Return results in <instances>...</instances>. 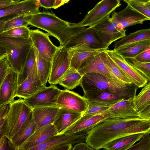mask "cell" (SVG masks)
<instances>
[{"label": "cell", "instance_id": "cell-48", "mask_svg": "<svg viewBox=\"0 0 150 150\" xmlns=\"http://www.w3.org/2000/svg\"><path fill=\"white\" fill-rule=\"evenodd\" d=\"M17 2H14L12 0H0V9H4L14 4Z\"/></svg>", "mask_w": 150, "mask_h": 150}, {"label": "cell", "instance_id": "cell-21", "mask_svg": "<svg viewBox=\"0 0 150 150\" xmlns=\"http://www.w3.org/2000/svg\"><path fill=\"white\" fill-rule=\"evenodd\" d=\"M18 86V73L13 71L0 84V106L8 104L14 100Z\"/></svg>", "mask_w": 150, "mask_h": 150}, {"label": "cell", "instance_id": "cell-53", "mask_svg": "<svg viewBox=\"0 0 150 150\" xmlns=\"http://www.w3.org/2000/svg\"><path fill=\"white\" fill-rule=\"evenodd\" d=\"M128 4L132 1H135L142 3H146L149 1L150 0H121Z\"/></svg>", "mask_w": 150, "mask_h": 150}, {"label": "cell", "instance_id": "cell-28", "mask_svg": "<svg viewBox=\"0 0 150 150\" xmlns=\"http://www.w3.org/2000/svg\"><path fill=\"white\" fill-rule=\"evenodd\" d=\"M144 133H139L122 137L107 144L103 149L106 150H127L142 137Z\"/></svg>", "mask_w": 150, "mask_h": 150}, {"label": "cell", "instance_id": "cell-7", "mask_svg": "<svg viewBox=\"0 0 150 150\" xmlns=\"http://www.w3.org/2000/svg\"><path fill=\"white\" fill-rule=\"evenodd\" d=\"M91 26L101 42L108 47L113 42L126 35V30L117 28L112 22L110 15Z\"/></svg>", "mask_w": 150, "mask_h": 150}, {"label": "cell", "instance_id": "cell-13", "mask_svg": "<svg viewBox=\"0 0 150 150\" xmlns=\"http://www.w3.org/2000/svg\"><path fill=\"white\" fill-rule=\"evenodd\" d=\"M69 67L67 48L60 45L52 60L48 83L51 85L58 84L60 78Z\"/></svg>", "mask_w": 150, "mask_h": 150}, {"label": "cell", "instance_id": "cell-55", "mask_svg": "<svg viewBox=\"0 0 150 150\" xmlns=\"http://www.w3.org/2000/svg\"><path fill=\"white\" fill-rule=\"evenodd\" d=\"M149 2H150V1H149Z\"/></svg>", "mask_w": 150, "mask_h": 150}, {"label": "cell", "instance_id": "cell-32", "mask_svg": "<svg viewBox=\"0 0 150 150\" xmlns=\"http://www.w3.org/2000/svg\"><path fill=\"white\" fill-rule=\"evenodd\" d=\"M34 48L38 74L42 82L46 85L48 81L51 71V62H49L43 58L38 50Z\"/></svg>", "mask_w": 150, "mask_h": 150}, {"label": "cell", "instance_id": "cell-37", "mask_svg": "<svg viewBox=\"0 0 150 150\" xmlns=\"http://www.w3.org/2000/svg\"><path fill=\"white\" fill-rule=\"evenodd\" d=\"M106 54L107 64L113 74L117 78L124 82L132 83L129 78L121 68L111 59L106 53Z\"/></svg>", "mask_w": 150, "mask_h": 150}, {"label": "cell", "instance_id": "cell-10", "mask_svg": "<svg viewBox=\"0 0 150 150\" xmlns=\"http://www.w3.org/2000/svg\"><path fill=\"white\" fill-rule=\"evenodd\" d=\"M82 44L88 45L95 49L108 48L100 41L94 28L91 26L88 28L81 26L64 45L67 48Z\"/></svg>", "mask_w": 150, "mask_h": 150}, {"label": "cell", "instance_id": "cell-5", "mask_svg": "<svg viewBox=\"0 0 150 150\" xmlns=\"http://www.w3.org/2000/svg\"><path fill=\"white\" fill-rule=\"evenodd\" d=\"M9 104L5 136L10 140L26 123L32 108L21 98L14 100Z\"/></svg>", "mask_w": 150, "mask_h": 150}, {"label": "cell", "instance_id": "cell-15", "mask_svg": "<svg viewBox=\"0 0 150 150\" xmlns=\"http://www.w3.org/2000/svg\"><path fill=\"white\" fill-rule=\"evenodd\" d=\"M89 104L88 100L83 96L67 89L62 90L58 98L57 106L83 113Z\"/></svg>", "mask_w": 150, "mask_h": 150}, {"label": "cell", "instance_id": "cell-20", "mask_svg": "<svg viewBox=\"0 0 150 150\" xmlns=\"http://www.w3.org/2000/svg\"><path fill=\"white\" fill-rule=\"evenodd\" d=\"M87 132L78 133L72 135L64 134L57 135L49 138L43 143L35 147L30 150H53L57 146L64 143L73 144L85 141Z\"/></svg>", "mask_w": 150, "mask_h": 150}, {"label": "cell", "instance_id": "cell-26", "mask_svg": "<svg viewBox=\"0 0 150 150\" xmlns=\"http://www.w3.org/2000/svg\"><path fill=\"white\" fill-rule=\"evenodd\" d=\"M83 92V96L89 102H99L112 105L120 100L125 99L117 94L104 90L91 89L86 90Z\"/></svg>", "mask_w": 150, "mask_h": 150}, {"label": "cell", "instance_id": "cell-9", "mask_svg": "<svg viewBox=\"0 0 150 150\" xmlns=\"http://www.w3.org/2000/svg\"><path fill=\"white\" fill-rule=\"evenodd\" d=\"M55 85H51L39 90L30 97L24 99L32 108L42 106H56L61 90Z\"/></svg>", "mask_w": 150, "mask_h": 150}, {"label": "cell", "instance_id": "cell-36", "mask_svg": "<svg viewBox=\"0 0 150 150\" xmlns=\"http://www.w3.org/2000/svg\"><path fill=\"white\" fill-rule=\"evenodd\" d=\"M30 31L27 26H21L4 32L0 33V36L28 39L30 38Z\"/></svg>", "mask_w": 150, "mask_h": 150}, {"label": "cell", "instance_id": "cell-3", "mask_svg": "<svg viewBox=\"0 0 150 150\" xmlns=\"http://www.w3.org/2000/svg\"><path fill=\"white\" fill-rule=\"evenodd\" d=\"M80 86L83 91L91 89L104 90L117 94L125 99L135 97L137 87L133 83L116 81L97 73L85 74Z\"/></svg>", "mask_w": 150, "mask_h": 150}, {"label": "cell", "instance_id": "cell-8", "mask_svg": "<svg viewBox=\"0 0 150 150\" xmlns=\"http://www.w3.org/2000/svg\"><path fill=\"white\" fill-rule=\"evenodd\" d=\"M40 7L36 0H24L18 2L6 8L0 9V21H6L25 15H33L39 12Z\"/></svg>", "mask_w": 150, "mask_h": 150}, {"label": "cell", "instance_id": "cell-39", "mask_svg": "<svg viewBox=\"0 0 150 150\" xmlns=\"http://www.w3.org/2000/svg\"><path fill=\"white\" fill-rule=\"evenodd\" d=\"M126 62L144 75L150 81V62H141L134 58L125 59Z\"/></svg>", "mask_w": 150, "mask_h": 150}, {"label": "cell", "instance_id": "cell-44", "mask_svg": "<svg viewBox=\"0 0 150 150\" xmlns=\"http://www.w3.org/2000/svg\"><path fill=\"white\" fill-rule=\"evenodd\" d=\"M134 58L140 62H150V45Z\"/></svg>", "mask_w": 150, "mask_h": 150}, {"label": "cell", "instance_id": "cell-23", "mask_svg": "<svg viewBox=\"0 0 150 150\" xmlns=\"http://www.w3.org/2000/svg\"><path fill=\"white\" fill-rule=\"evenodd\" d=\"M135 97L122 99L112 105L107 110L111 118H123L139 116L134 108Z\"/></svg>", "mask_w": 150, "mask_h": 150}, {"label": "cell", "instance_id": "cell-43", "mask_svg": "<svg viewBox=\"0 0 150 150\" xmlns=\"http://www.w3.org/2000/svg\"><path fill=\"white\" fill-rule=\"evenodd\" d=\"M150 133H144L139 142L129 148V150H150Z\"/></svg>", "mask_w": 150, "mask_h": 150}, {"label": "cell", "instance_id": "cell-52", "mask_svg": "<svg viewBox=\"0 0 150 150\" xmlns=\"http://www.w3.org/2000/svg\"><path fill=\"white\" fill-rule=\"evenodd\" d=\"M7 53L6 48L0 45V58L7 56Z\"/></svg>", "mask_w": 150, "mask_h": 150}, {"label": "cell", "instance_id": "cell-47", "mask_svg": "<svg viewBox=\"0 0 150 150\" xmlns=\"http://www.w3.org/2000/svg\"><path fill=\"white\" fill-rule=\"evenodd\" d=\"M38 1L40 7L46 8H53L55 3V0H36Z\"/></svg>", "mask_w": 150, "mask_h": 150}, {"label": "cell", "instance_id": "cell-11", "mask_svg": "<svg viewBox=\"0 0 150 150\" xmlns=\"http://www.w3.org/2000/svg\"><path fill=\"white\" fill-rule=\"evenodd\" d=\"M105 51L92 57L83 63L78 70L80 74L83 76L87 73H97L116 81H121L113 74L107 64Z\"/></svg>", "mask_w": 150, "mask_h": 150}, {"label": "cell", "instance_id": "cell-1", "mask_svg": "<svg viewBox=\"0 0 150 150\" xmlns=\"http://www.w3.org/2000/svg\"><path fill=\"white\" fill-rule=\"evenodd\" d=\"M149 120L139 116L108 117L86 132L85 142L95 150L103 149L111 141L121 137L124 129Z\"/></svg>", "mask_w": 150, "mask_h": 150}, {"label": "cell", "instance_id": "cell-56", "mask_svg": "<svg viewBox=\"0 0 150 150\" xmlns=\"http://www.w3.org/2000/svg\"><path fill=\"white\" fill-rule=\"evenodd\" d=\"M56 1V0H55Z\"/></svg>", "mask_w": 150, "mask_h": 150}, {"label": "cell", "instance_id": "cell-4", "mask_svg": "<svg viewBox=\"0 0 150 150\" xmlns=\"http://www.w3.org/2000/svg\"><path fill=\"white\" fill-rule=\"evenodd\" d=\"M0 45L6 48L13 70L18 73L33 46L31 39L0 37Z\"/></svg>", "mask_w": 150, "mask_h": 150}, {"label": "cell", "instance_id": "cell-54", "mask_svg": "<svg viewBox=\"0 0 150 150\" xmlns=\"http://www.w3.org/2000/svg\"><path fill=\"white\" fill-rule=\"evenodd\" d=\"M13 1L16 2H19L21 1H23L24 0H12Z\"/></svg>", "mask_w": 150, "mask_h": 150}, {"label": "cell", "instance_id": "cell-35", "mask_svg": "<svg viewBox=\"0 0 150 150\" xmlns=\"http://www.w3.org/2000/svg\"><path fill=\"white\" fill-rule=\"evenodd\" d=\"M32 15H25L6 21H0V33L14 28L27 26L29 25Z\"/></svg>", "mask_w": 150, "mask_h": 150}, {"label": "cell", "instance_id": "cell-34", "mask_svg": "<svg viewBox=\"0 0 150 150\" xmlns=\"http://www.w3.org/2000/svg\"><path fill=\"white\" fill-rule=\"evenodd\" d=\"M143 87L134 100V108L139 113L150 105V81Z\"/></svg>", "mask_w": 150, "mask_h": 150}, {"label": "cell", "instance_id": "cell-22", "mask_svg": "<svg viewBox=\"0 0 150 150\" xmlns=\"http://www.w3.org/2000/svg\"><path fill=\"white\" fill-rule=\"evenodd\" d=\"M57 135L56 128L50 124L35 131L19 148L18 150H30Z\"/></svg>", "mask_w": 150, "mask_h": 150}, {"label": "cell", "instance_id": "cell-45", "mask_svg": "<svg viewBox=\"0 0 150 150\" xmlns=\"http://www.w3.org/2000/svg\"><path fill=\"white\" fill-rule=\"evenodd\" d=\"M11 147L13 148L10 141L5 135L2 136L0 137V150H9L10 149V147Z\"/></svg>", "mask_w": 150, "mask_h": 150}, {"label": "cell", "instance_id": "cell-41", "mask_svg": "<svg viewBox=\"0 0 150 150\" xmlns=\"http://www.w3.org/2000/svg\"><path fill=\"white\" fill-rule=\"evenodd\" d=\"M13 71L7 56L0 58V84L10 73Z\"/></svg>", "mask_w": 150, "mask_h": 150}, {"label": "cell", "instance_id": "cell-29", "mask_svg": "<svg viewBox=\"0 0 150 150\" xmlns=\"http://www.w3.org/2000/svg\"><path fill=\"white\" fill-rule=\"evenodd\" d=\"M150 45V39L146 40L121 46L114 50L125 59L134 58Z\"/></svg>", "mask_w": 150, "mask_h": 150}, {"label": "cell", "instance_id": "cell-14", "mask_svg": "<svg viewBox=\"0 0 150 150\" xmlns=\"http://www.w3.org/2000/svg\"><path fill=\"white\" fill-rule=\"evenodd\" d=\"M48 33H45L38 29L30 30V38L33 46L41 56L49 62H51L52 57L58 48L50 40Z\"/></svg>", "mask_w": 150, "mask_h": 150}, {"label": "cell", "instance_id": "cell-42", "mask_svg": "<svg viewBox=\"0 0 150 150\" xmlns=\"http://www.w3.org/2000/svg\"><path fill=\"white\" fill-rule=\"evenodd\" d=\"M147 17L150 20V2L132 1L127 4Z\"/></svg>", "mask_w": 150, "mask_h": 150}, {"label": "cell", "instance_id": "cell-2", "mask_svg": "<svg viewBox=\"0 0 150 150\" xmlns=\"http://www.w3.org/2000/svg\"><path fill=\"white\" fill-rule=\"evenodd\" d=\"M29 25L47 32L58 40L60 46L66 44L76 29L74 23L63 20L48 11L39 12L32 15Z\"/></svg>", "mask_w": 150, "mask_h": 150}, {"label": "cell", "instance_id": "cell-46", "mask_svg": "<svg viewBox=\"0 0 150 150\" xmlns=\"http://www.w3.org/2000/svg\"><path fill=\"white\" fill-rule=\"evenodd\" d=\"M73 150H95L86 142H81L75 144L73 147Z\"/></svg>", "mask_w": 150, "mask_h": 150}, {"label": "cell", "instance_id": "cell-51", "mask_svg": "<svg viewBox=\"0 0 150 150\" xmlns=\"http://www.w3.org/2000/svg\"><path fill=\"white\" fill-rule=\"evenodd\" d=\"M70 0H56L53 8L56 9L68 3Z\"/></svg>", "mask_w": 150, "mask_h": 150}, {"label": "cell", "instance_id": "cell-27", "mask_svg": "<svg viewBox=\"0 0 150 150\" xmlns=\"http://www.w3.org/2000/svg\"><path fill=\"white\" fill-rule=\"evenodd\" d=\"M36 125L32 112L22 128L9 140L15 150L19 148L35 131Z\"/></svg>", "mask_w": 150, "mask_h": 150}, {"label": "cell", "instance_id": "cell-50", "mask_svg": "<svg viewBox=\"0 0 150 150\" xmlns=\"http://www.w3.org/2000/svg\"><path fill=\"white\" fill-rule=\"evenodd\" d=\"M139 116L143 119H150V110H144L139 113Z\"/></svg>", "mask_w": 150, "mask_h": 150}, {"label": "cell", "instance_id": "cell-30", "mask_svg": "<svg viewBox=\"0 0 150 150\" xmlns=\"http://www.w3.org/2000/svg\"><path fill=\"white\" fill-rule=\"evenodd\" d=\"M83 76L75 68L69 67L59 81L58 84L69 90L80 86Z\"/></svg>", "mask_w": 150, "mask_h": 150}, {"label": "cell", "instance_id": "cell-19", "mask_svg": "<svg viewBox=\"0 0 150 150\" xmlns=\"http://www.w3.org/2000/svg\"><path fill=\"white\" fill-rule=\"evenodd\" d=\"M46 87L39 77L36 63L26 79L18 86L16 97L25 99Z\"/></svg>", "mask_w": 150, "mask_h": 150}, {"label": "cell", "instance_id": "cell-25", "mask_svg": "<svg viewBox=\"0 0 150 150\" xmlns=\"http://www.w3.org/2000/svg\"><path fill=\"white\" fill-rule=\"evenodd\" d=\"M59 109L57 106L32 108L33 115L36 125L35 131L48 125L53 124Z\"/></svg>", "mask_w": 150, "mask_h": 150}, {"label": "cell", "instance_id": "cell-12", "mask_svg": "<svg viewBox=\"0 0 150 150\" xmlns=\"http://www.w3.org/2000/svg\"><path fill=\"white\" fill-rule=\"evenodd\" d=\"M110 19L116 27L120 30L136 24H142L144 21L149 20L147 17L128 4L125 8L120 11H113Z\"/></svg>", "mask_w": 150, "mask_h": 150}, {"label": "cell", "instance_id": "cell-33", "mask_svg": "<svg viewBox=\"0 0 150 150\" xmlns=\"http://www.w3.org/2000/svg\"><path fill=\"white\" fill-rule=\"evenodd\" d=\"M35 64V51L34 48L32 46L28 54L25 62L18 73V86L26 79Z\"/></svg>", "mask_w": 150, "mask_h": 150}, {"label": "cell", "instance_id": "cell-16", "mask_svg": "<svg viewBox=\"0 0 150 150\" xmlns=\"http://www.w3.org/2000/svg\"><path fill=\"white\" fill-rule=\"evenodd\" d=\"M67 48L69 67H73L77 70L87 60L107 50L104 48H93L85 44L78 45Z\"/></svg>", "mask_w": 150, "mask_h": 150}, {"label": "cell", "instance_id": "cell-17", "mask_svg": "<svg viewBox=\"0 0 150 150\" xmlns=\"http://www.w3.org/2000/svg\"><path fill=\"white\" fill-rule=\"evenodd\" d=\"M105 51L121 68L132 83L139 88L143 87L148 82L147 79L144 75L129 64L125 58L114 50H107Z\"/></svg>", "mask_w": 150, "mask_h": 150}, {"label": "cell", "instance_id": "cell-18", "mask_svg": "<svg viewBox=\"0 0 150 150\" xmlns=\"http://www.w3.org/2000/svg\"><path fill=\"white\" fill-rule=\"evenodd\" d=\"M110 116V114L107 110L95 115H82L69 127L63 134L72 135L78 133L87 132Z\"/></svg>", "mask_w": 150, "mask_h": 150}, {"label": "cell", "instance_id": "cell-49", "mask_svg": "<svg viewBox=\"0 0 150 150\" xmlns=\"http://www.w3.org/2000/svg\"><path fill=\"white\" fill-rule=\"evenodd\" d=\"M73 144L70 143H64L54 148L53 150H71Z\"/></svg>", "mask_w": 150, "mask_h": 150}, {"label": "cell", "instance_id": "cell-6", "mask_svg": "<svg viewBox=\"0 0 150 150\" xmlns=\"http://www.w3.org/2000/svg\"><path fill=\"white\" fill-rule=\"evenodd\" d=\"M121 4L120 0H101L87 13L81 22L75 24L81 27L92 26L110 15Z\"/></svg>", "mask_w": 150, "mask_h": 150}, {"label": "cell", "instance_id": "cell-31", "mask_svg": "<svg viewBox=\"0 0 150 150\" xmlns=\"http://www.w3.org/2000/svg\"><path fill=\"white\" fill-rule=\"evenodd\" d=\"M148 39H150V28L139 30L125 35L115 42L114 50L125 45Z\"/></svg>", "mask_w": 150, "mask_h": 150}, {"label": "cell", "instance_id": "cell-38", "mask_svg": "<svg viewBox=\"0 0 150 150\" xmlns=\"http://www.w3.org/2000/svg\"><path fill=\"white\" fill-rule=\"evenodd\" d=\"M111 105L101 103L89 102L87 108L82 113V115H95L105 112Z\"/></svg>", "mask_w": 150, "mask_h": 150}, {"label": "cell", "instance_id": "cell-24", "mask_svg": "<svg viewBox=\"0 0 150 150\" xmlns=\"http://www.w3.org/2000/svg\"><path fill=\"white\" fill-rule=\"evenodd\" d=\"M82 115V113L69 110L59 108L53 123L57 132V135L63 134L70 126Z\"/></svg>", "mask_w": 150, "mask_h": 150}, {"label": "cell", "instance_id": "cell-40", "mask_svg": "<svg viewBox=\"0 0 150 150\" xmlns=\"http://www.w3.org/2000/svg\"><path fill=\"white\" fill-rule=\"evenodd\" d=\"M9 104L0 106V136L5 135Z\"/></svg>", "mask_w": 150, "mask_h": 150}]
</instances>
